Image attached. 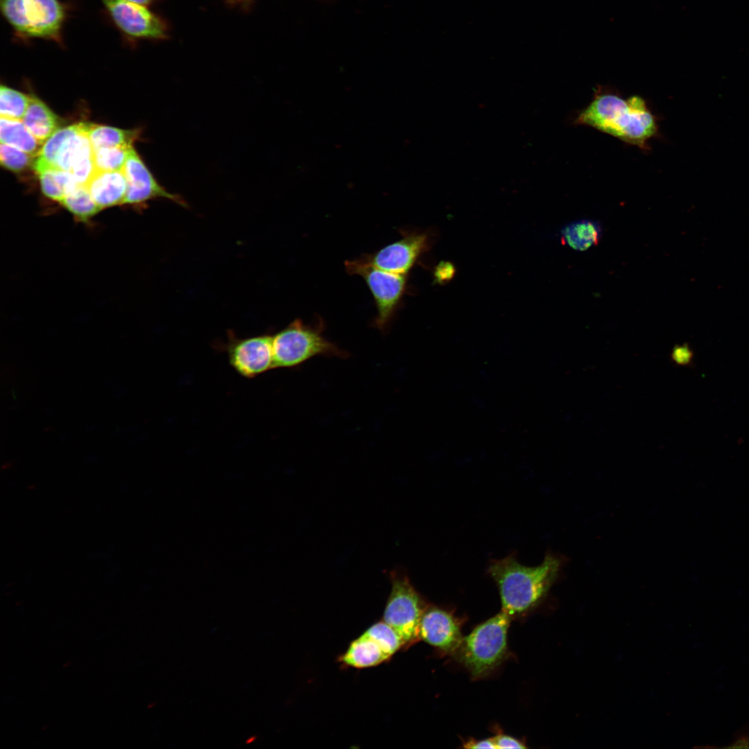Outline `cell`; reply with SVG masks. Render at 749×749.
Masks as SVG:
<instances>
[{"label":"cell","instance_id":"cell-1","mask_svg":"<svg viewBox=\"0 0 749 749\" xmlns=\"http://www.w3.org/2000/svg\"><path fill=\"white\" fill-rule=\"evenodd\" d=\"M574 122L644 151L650 150L649 141L660 136L659 119L644 98L633 95L626 98L607 86L595 88L592 101L578 113Z\"/></svg>","mask_w":749,"mask_h":749},{"label":"cell","instance_id":"cell-2","mask_svg":"<svg viewBox=\"0 0 749 749\" xmlns=\"http://www.w3.org/2000/svg\"><path fill=\"white\" fill-rule=\"evenodd\" d=\"M561 567V559L552 554L533 567L520 564L516 556L510 554L491 560L487 573L498 587L501 610L513 617L540 603L558 577Z\"/></svg>","mask_w":749,"mask_h":749},{"label":"cell","instance_id":"cell-3","mask_svg":"<svg viewBox=\"0 0 749 749\" xmlns=\"http://www.w3.org/2000/svg\"><path fill=\"white\" fill-rule=\"evenodd\" d=\"M0 8L17 37L62 44L67 9L59 0H0Z\"/></svg>","mask_w":749,"mask_h":749},{"label":"cell","instance_id":"cell-4","mask_svg":"<svg viewBox=\"0 0 749 749\" xmlns=\"http://www.w3.org/2000/svg\"><path fill=\"white\" fill-rule=\"evenodd\" d=\"M511 619L501 610L463 637L458 657L474 677L487 675L504 659Z\"/></svg>","mask_w":749,"mask_h":749},{"label":"cell","instance_id":"cell-5","mask_svg":"<svg viewBox=\"0 0 749 749\" xmlns=\"http://www.w3.org/2000/svg\"><path fill=\"white\" fill-rule=\"evenodd\" d=\"M273 368H293L316 356L347 354L322 336V326L297 319L273 335Z\"/></svg>","mask_w":749,"mask_h":749},{"label":"cell","instance_id":"cell-6","mask_svg":"<svg viewBox=\"0 0 749 749\" xmlns=\"http://www.w3.org/2000/svg\"><path fill=\"white\" fill-rule=\"evenodd\" d=\"M391 590L386 604L383 621L402 639L404 648L419 638V625L427 605L421 595L402 571L390 572Z\"/></svg>","mask_w":749,"mask_h":749},{"label":"cell","instance_id":"cell-7","mask_svg":"<svg viewBox=\"0 0 749 749\" xmlns=\"http://www.w3.org/2000/svg\"><path fill=\"white\" fill-rule=\"evenodd\" d=\"M350 275L362 277L372 293L377 314L374 325L381 330L387 328L393 319L404 293L406 277L378 268L363 257L345 262Z\"/></svg>","mask_w":749,"mask_h":749},{"label":"cell","instance_id":"cell-8","mask_svg":"<svg viewBox=\"0 0 749 749\" xmlns=\"http://www.w3.org/2000/svg\"><path fill=\"white\" fill-rule=\"evenodd\" d=\"M116 26L126 35L138 39H162L166 28L146 6L126 0H101Z\"/></svg>","mask_w":749,"mask_h":749},{"label":"cell","instance_id":"cell-9","mask_svg":"<svg viewBox=\"0 0 749 749\" xmlns=\"http://www.w3.org/2000/svg\"><path fill=\"white\" fill-rule=\"evenodd\" d=\"M225 350L231 366L243 377L255 378L273 368V335L232 336Z\"/></svg>","mask_w":749,"mask_h":749},{"label":"cell","instance_id":"cell-10","mask_svg":"<svg viewBox=\"0 0 749 749\" xmlns=\"http://www.w3.org/2000/svg\"><path fill=\"white\" fill-rule=\"evenodd\" d=\"M122 171L128 184L123 205H143L150 200L164 198L183 207H187L180 196L168 191L160 184L133 147Z\"/></svg>","mask_w":749,"mask_h":749},{"label":"cell","instance_id":"cell-11","mask_svg":"<svg viewBox=\"0 0 749 749\" xmlns=\"http://www.w3.org/2000/svg\"><path fill=\"white\" fill-rule=\"evenodd\" d=\"M427 237L424 234H404L402 239L378 251L363 255L371 265L381 270L406 275L419 255L425 250Z\"/></svg>","mask_w":749,"mask_h":749},{"label":"cell","instance_id":"cell-12","mask_svg":"<svg viewBox=\"0 0 749 749\" xmlns=\"http://www.w3.org/2000/svg\"><path fill=\"white\" fill-rule=\"evenodd\" d=\"M419 638L445 653L456 651L463 639L454 617L436 607L425 609L419 625Z\"/></svg>","mask_w":749,"mask_h":749},{"label":"cell","instance_id":"cell-13","mask_svg":"<svg viewBox=\"0 0 749 749\" xmlns=\"http://www.w3.org/2000/svg\"><path fill=\"white\" fill-rule=\"evenodd\" d=\"M86 186L101 210L123 205L128 184L122 171H96Z\"/></svg>","mask_w":749,"mask_h":749},{"label":"cell","instance_id":"cell-14","mask_svg":"<svg viewBox=\"0 0 749 749\" xmlns=\"http://www.w3.org/2000/svg\"><path fill=\"white\" fill-rule=\"evenodd\" d=\"M390 659L379 643L365 631L338 657L343 665L356 669L377 666Z\"/></svg>","mask_w":749,"mask_h":749},{"label":"cell","instance_id":"cell-15","mask_svg":"<svg viewBox=\"0 0 749 749\" xmlns=\"http://www.w3.org/2000/svg\"><path fill=\"white\" fill-rule=\"evenodd\" d=\"M22 121L31 133L42 144H44L58 127L55 114L35 96H30L29 103Z\"/></svg>","mask_w":749,"mask_h":749},{"label":"cell","instance_id":"cell-16","mask_svg":"<svg viewBox=\"0 0 749 749\" xmlns=\"http://www.w3.org/2000/svg\"><path fill=\"white\" fill-rule=\"evenodd\" d=\"M0 141L36 157L43 144L28 130L22 120L1 117Z\"/></svg>","mask_w":749,"mask_h":749},{"label":"cell","instance_id":"cell-17","mask_svg":"<svg viewBox=\"0 0 749 749\" xmlns=\"http://www.w3.org/2000/svg\"><path fill=\"white\" fill-rule=\"evenodd\" d=\"M86 126L87 123H83L81 130L64 142L55 160V168L69 172L74 164L93 155L94 148L88 137Z\"/></svg>","mask_w":749,"mask_h":749},{"label":"cell","instance_id":"cell-18","mask_svg":"<svg viewBox=\"0 0 749 749\" xmlns=\"http://www.w3.org/2000/svg\"><path fill=\"white\" fill-rule=\"evenodd\" d=\"M86 130L94 149L101 147L132 146L138 138V130L87 123Z\"/></svg>","mask_w":749,"mask_h":749},{"label":"cell","instance_id":"cell-19","mask_svg":"<svg viewBox=\"0 0 749 749\" xmlns=\"http://www.w3.org/2000/svg\"><path fill=\"white\" fill-rule=\"evenodd\" d=\"M41 189L49 198L60 203L77 184L72 174L55 167L46 168L36 172Z\"/></svg>","mask_w":749,"mask_h":749},{"label":"cell","instance_id":"cell-20","mask_svg":"<svg viewBox=\"0 0 749 749\" xmlns=\"http://www.w3.org/2000/svg\"><path fill=\"white\" fill-rule=\"evenodd\" d=\"M600 224L594 221L580 220L567 225L562 235L567 245L576 250H585L596 244L601 236Z\"/></svg>","mask_w":749,"mask_h":749},{"label":"cell","instance_id":"cell-21","mask_svg":"<svg viewBox=\"0 0 749 749\" xmlns=\"http://www.w3.org/2000/svg\"><path fill=\"white\" fill-rule=\"evenodd\" d=\"M83 123L71 125L56 130L43 144L35 157L33 169L35 172L46 168L55 167L58 153L64 142L71 135L78 132Z\"/></svg>","mask_w":749,"mask_h":749},{"label":"cell","instance_id":"cell-22","mask_svg":"<svg viewBox=\"0 0 749 749\" xmlns=\"http://www.w3.org/2000/svg\"><path fill=\"white\" fill-rule=\"evenodd\" d=\"M60 203L78 221L83 223L88 222L101 211L86 185L77 184Z\"/></svg>","mask_w":749,"mask_h":749},{"label":"cell","instance_id":"cell-23","mask_svg":"<svg viewBox=\"0 0 749 749\" xmlns=\"http://www.w3.org/2000/svg\"><path fill=\"white\" fill-rule=\"evenodd\" d=\"M132 147L113 146L94 149L93 157L96 171H122Z\"/></svg>","mask_w":749,"mask_h":749},{"label":"cell","instance_id":"cell-24","mask_svg":"<svg viewBox=\"0 0 749 749\" xmlns=\"http://www.w3.org/2000/svg\"><path fill=\"white\" fill-rule=\"evenodd\" d=\"M29 101V96L7 86L1 85L0 87L1 117L22 120Z\"/></svg>","mask_w":749,"mask_h":749},{"label":"cell","instance_id":"cell-25","mask_svg":"<svg viewBox=\"0 0 749 749\" xmlns=\"http://www.w3.org/2000/svg\"><path fill=\"white\" fill-rule=\"evenodd\" d=\"M35 158L31 155L13 146L1 144L0 145V161L6 169L19 173L28 166H33Z\"/></svg>","mask_w":749,"mask_h":749},{"label":"cell","instance_id":"cell-26","mask_svg":"<svg viewBox=\"0 0 749 749\" xmlns=\"http://www.w3.org/2000/svg\"><path fill=\"white\" fill-rule=\"evenodd\" d=\"M496 749L526 748V746L517 739L503 734H499L492 738Z\"/></svg>","mask_w":749,"mask_h":749},{"label":"cell","instance_id":"cell-27","mask_svg":"<svg viewBox=\"0 0 749 749\" xmlns=\"http://www.w3.org/2000/svg\"><path fill=\"white\" fill-rule=\"evenodd\" d=\"M735 739L727 748H749V724L745 725L735 734Z\"/></svg>","mask_w":749,"mask_h":749},{"label":"cell","instance_id":"cell-28","mask_svg":"<svg viewBox=\"0 0 749 749\" xmlns=\"http://www.w3.org/2000/svg\"><path fill=\"white\" fill-rule=\"evenodd\" d=\"M454 273V266L449 262H441L436 268L435 277L440 283L449 280Z\"/></svg>","mask_w":749,"mask_h":749},{"label":"cell","instance_id":"cell-29","mask_svg":"<svg viewBox=\"0 0 749 749\" xmlns=\"http://www.w3.org/2000/svg\"><path fill=\"white\" fill-rule=\"evenodd\" d=\"M691 352L687 345L676 346L672 352L673 359L679 364H686L691 358Z\"/></svg>","mask_w":749,"mask_h":749},{"label":"cell","instance_id":"cell-30","mask_svg":"<svg viewBox=\"0 0 749 749\" xmlns=\"http://www.w3.org/2000/svg\"><path fill=\"white\" fill-rule=\"evenodd\" d=\"M466 748H492L496 749L493 739L482 740L470 739L464 744Z\"/></svg>","mask_w":749,"mask_h":749},{"label":"cell","instance_id":"cell-31","mask_svg":"<svg viewBox=\"0 0 749 749\" xmlns=\"http://www.w3.org/2000/svg\"><path fill=\"white\" fill-rule=\"evenodd\" d=\"M126 1H131V2H133V3H136L146 6L150 4L154 0H126Z\"/></svg>","mask_w":749,"mask_h":749}]
</instances>
